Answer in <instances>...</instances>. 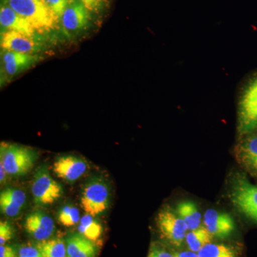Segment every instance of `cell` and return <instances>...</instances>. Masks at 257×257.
Here are the masks:
<instances>
[{"label":"cell","mask_w":257,"mask_h":257,"mask_svg":"<svg viewBox=\"0 0 257 257\" xmlns=\"http://www.w3.org/2000/svg\"><path fill=\"white\" fill-rule=\"evenodd\" d=\"M0 257H17L15 248L8 245H1L0 246Z\"/></svg>","instance_id":"29"},{"label":"cell","mask_w":257,"mask_h":257,"mask_svg":"<svg viewBox=\"0 0 257 257\" xmlns=\"http://www.w3.org/2000/svg\"><path fill=\"white\" fill-rule=\"evenodd\" d=\"M88 164L85 160L74 155L59 157L53 164V171L59 178L74 183L85 175Z\"/></svg>","instance_id":"10"},{"label":"cell","mask_w":257,"mask_h":257,"mask_svg":"<svg viewBox=\"0 0 257 257\" xmlns=\"http://www.w3.org/2000/svg\"><path fill=\"white\" fill-rule=\"evenodd\" d=\"M15 230L11 224L8 221L0 222V245H5L13 239Z\"/></svg>","instance_id":"24"},{"label":"cell","mask_w":257,"mask_h":257,"mask_svg":"<svg viewBox=\"0 0 257 257\" xmlns=\"http://www.w3.org/2000/svg\"><path fill=\"white\" fill-rule=\"evenodd\" d=\"M78 231L79 234L94 242L100 239L102 235V225L94 216L85 214L79 221Z\"/></svg>","instance_id":"19"},{"label":"cell","mask_w":257,"mask_h":257,"mask_svg":"<svg viewBox=\"0 0 257 257\" xmlns=\"http://www.w3.org/2000/svg\"><path fill=\"white\" fill-rule=\"evenodd\" d=\"M7 175H8V172H7L3 165L0 164V182H1V184L5 183Z\"/></svg>","instance_id":"31"},{"label":"cell","mask_w":257,"mask_h":257,"mask_svg":"<svg viewBox=\"0 0 257 257\" xmlns=\"http://www.w3.org/2000/svg\"><path fill=\"white\" fill-rule=\"evenodd\" d=\"M89 20V10L79 0H70L60 19L64 31L69 34L82 31L87 28Z\"/></svg>","instance_id":"11"},{"label":"cell","mask_w":257,"mask_h":257,"mask_svg":"<svg viewBox=\"0 0 257 257\" xmlns=\"http://www.w3.org/2000/svg\"><path fill=\"white\" fill-rule=\"evenodd\" d=\"M69 257H96L97 248L94 242L80 234H72L66 239Z\"/></svg>","instance_id":"17"},{"label":"cell","mask_w":257,"mask_h":257,"mask_svg":"<svg viewBox=\"0 0 257 257\" xmlns=\"http://www.w3.org/2000/svg\"><path fill=\"white\" fill-rule=\"evenodd\" d=\"M45 1L46 2L49 8L60 20L70 0H45Z\"/></svg>","instance_id":"25"},{"label":"cell","mask_w":257,"mask_h":257,"mask_svg":"<svg viewBox=\"0 0 257 257\" xmlns=\"http://www.w3.org/2000/svg\"><path fill=\"white\" fill-rule=\"evenodd\" d=\"M89 12H95L100 9L103 0H79Z\"/></svg>","instance_id":"28"},{"label":"cell","mask_w":257,"mask_h":257,"mask_svg":"<svg viewBox=\"0 0 257 257\" xmlns=\"http://www.w3.org/2000/svg\"><path fill=\"white\" fill-rule=\"evenodd\" d=\"M25 231L38 241L50 239L55 231V225L52 217L42 211H35L29 214L24 222Z\"/></svg>","instance_id":"12"},{"label":"cell","mask_w":257,"mask_h":257,"mask_svg":"<svg viewBox=\"0 0 257 257\" xmlns=\"http://www.w3.org/2000/svg\"><path fill=\"white\" fill-rule=\"evenodd\" d=\"M177 214L183 219L189 231L197 229L201 226L202 215L197 206L191 201L179 203L177 208Z\"/></svg>","instance_id":"18"},{"label":"cell","mask_w":257,"mask_h":257,"mask_svg":"<svg viewBox=\"0 0 257 257\" xmlns=\"http://www.w3.org/2000/svg\"><path fill=\"white\" fill-rule=\"evenodd\" d=\"M257 128V76L243 89L238 106L237 132L240 137Z\"/></svg>","instance_id":"5"},{"label":"cell","mask_w":257,"mask_h":257,"mask_svg":"<svg viewBox=\"0 0 257 257\" xmlns=\"http://www.w3.org/2000/svg\"><path fill=\"white\" fill-rule=\"evenodd\" d=\"M234 155L243 170L257 179V128L240 137L235 146Z\"/></svg>","instance_id":"8"},{"label":"cell","mask_w":257,"mask_h":257,"mask_svg":"<svg viewBox=\"0 0 257 257\" xmlns=\"http://www.w3.org/2000/svg\"><path fill=\"white\" fill-rule=\"evenodd\" d=\"M36 246L44 257H69L67 245L61 238L39 241Z\"/></svg>","instance_id":"21"},{"label":"cell","mask_w":257,"mask_h":257,"mask_svg":"<svg viewBox=\"0 0 257 257\" xmlns=\"http://www.w3.org/2000/svg\"><path fill=\"white\" fill-rule=\"evenodd\" d=\"M34 202L38 206L52 205L62 197L63 188L53 179L45 165L39 167L34 175L32 184Z\"/></svg>","instance_id":"6"},{"label":"cell","mask_w":257,"mask_h":257,"mask_svg":"<svg viewBox=\"0 0 257 257\" xmlns=\"http://www.w3.org/2000/svg\"><path fill=\"white\" fill-rule=\"evenodd\" d=\"M204 224L213 236L221 239L229 236L235 229L233 218L229 214L219 212L215 209H208L206 211Z\"/></svg>","instance_id":"14"},{"label":"cell","mask_w":257,"mask_h":257,"mask_svg":"<svg viewBox=\"0 0 257 257\" xmlns=\"http://www.w3.org/2000/svg\"><path fill=\"white\" fill-rule=\"evenodd\" d=\"M213 237V235L205 226H201L197 229L189 231L186 236L185 241L189 251L198 253L204 246L211 243Z\"/></svg>","instance_id":"20"},{"label":"cell","mask_w":257,"mask_h":257,"mask_svg":"<svg viewBox=\"0 0 257 257\" xmlns=\"http://www.w3.org/2000/svg\"><path fill=\"white\" fill-rule=\"evenodd\" d=\"M147 257H175V256L165 248L153 245L151 246Z\"/></svg>","instance_id":"27"},{"label":"cell","mask_w":257,"mask_h":257,"mask_svg":"<svg viewBox=\"0 0 257 257\" xmlns=\"http://www.w3.org/2000/svg\"><path fill=\"white\" fill-rule=\"evenodd\" d=\"M37 153L30 147L2 143L0 164L8 175L19 177L28 174L36 162Z\"/></svg>","instance_id":"4"},{"label":"cell","mask_w":257,"mask_h":257,"mask_svg":"<svg viewBox=\"0 0 257 257\" xmlns=\"http://www.w3.org/2000/svg\"><path fill=\"white\" fill-rule=\"evenodd\" d=\"M175 257H199L197 253L193 252L192 251H183L176 253L174 254Z\"/></svg>","instance_id":"30"},{"label":"cell","mask_w":257,"mask_h":257,"mask_svg":"<svg viewBox=\"0 0 257 257\" xmlns=\"http://www.w3.org/2000/svg\"><path fill=\"white\" fill-rule=\"evenodd\" d=\"M0 23L5 31H15L30 37H35V29L23 17L8 5L2 3L0 8Z\"/></svg>","instance_id":"15"},{"label":"cell","mask_w":257,"mask_h":257,"mask_svg":"<svg viewBox=\"0 0 257 257\" xmlns=\"http://www.w3.org/2000/svg\"><path fill=\"white\" fill-rule=\"evenodd\" d=\"M17 257H44L37 246L25 245L19 248Z\"/></svg>","instance_id":"26"},{"label":"cell","mask_w":257,"mask_h":257,"mask_svg":"<svg viewBox=\"0 0 257 257\" xmlns=\"http://www.w3.org/2000/svg\"><path fill=\"white\" fill-rule=\"evenodd\" d=\"M111 191L106 179L94 176L88 179L81 192L80 204L86 214L96 217L104 214L110 204Z\"/></svg>","instance_id":"2"},{"label":"cell","mask_w":257,"mask_h":257,"mask_svg":"<svg viewBox=\"0 0 257 257\" xmlns=\"http://www.w3.org/2000/svg\"><path fill=\"white\" fill-rule=\"evenodd\" d=\"M199 257H238L236 248L224 243H209L197 253Z\"/></svg>","instance_id":"22"},{"label":"cell","mask_w":257,"mask_h":257,"mask_svg":"<svg viewBox=\"0 0 257 257\" xmlns=\"http://www.w3.org/2000/svg\"><path fill=\"white\" fill-rule=\"evenodd\" d=\"M27 200L25 192L21 189L8 187L0 194L2 213L9 217H15L21 212Z\"/></svg>","instance_id":"16"},{"label":"cell","mask_w":257,"mask_h":257,"mask_svg":"<svg viewBox=\"0 0 257 257\" xmlns=\"http://www.w3.org/2000/svg\"><path fill=\"white\" fill-rule=\"evenodd\" d=\"M229 189L230 200L234 207L257 222V186L243 174L236 173L231 178Z\"/></svg>","instance_id":"3"},{"label":"cell","mask_w":257,"mask_h":257,"mask_svg":"<svg viewBox=\"0 0 257 257\" xmlns=\"http://www.w3.org/2000/svg\"><path fill=\"white\" fill-rule=\"evenodd\" d=\"M2 50L11 51L26 55H37L42 45L35 37H30L20 32L4 31L1 35Z\"/></svg>","instance_id":"13"},{"label":"cell","mask_w":257,"mask_h":257,"mask_svg":"<svg viewBox=\"0 0 257 257\" xmlns=\"http://www.w3.org/2000/svg\"><path fill=\"white\" fill-rule=\"evenodd\" d=\"M157 225L161 236L177 246L183 243L189 230L183 219L170 209H163L159 212Z\"/></svg>","instance_id":"7"},{"label":"cell","mask_w":257,"mask_h":257,"mask_svg":"<svg viewBox=\"0 0 257 257\" xmlns=\"http://www.w3.org/2000/svg\"><path fill=\"white\" fill-rule=\"evenodd\" d=\"M80 212L77 207L67 204L61 208L57 215V220L60 224L66 227H71L79 224L80 221Z\"/></svg>","instance_id":"23"},{"label":"cell","mask_w":257,"mask_h":257,"mask_svg":"<svg viewBox=\"0 0 257 257\" xmlns=\"http://www.w3.org/2000/svg\"><path fill=\"white\" fill-rule=\"evenodd\" d=\"M3 3L25 18L36 32L47 33L58 26L60 19L45 0H3Z\"/></svg>","instance_id":"1"},{"label":"cell","mask_w":257,"mask_h":257,"mask_svg":"<svg viewBox=\"0 0 257 257\" xmlns=\"http://www.w3.org/2000/svg\"><path fill=\"white\" fill-rule=\"evenodd\" d=\"M41 60L37 55H26L2 50V82L9 81Z\"/></svg>","instance_id":"9"}]
</instances>
